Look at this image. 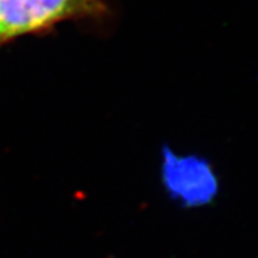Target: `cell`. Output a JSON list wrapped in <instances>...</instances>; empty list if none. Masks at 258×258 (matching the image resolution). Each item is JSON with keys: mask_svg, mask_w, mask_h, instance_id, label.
<instances>
[{"mask_svg": "<svg viewBox=\"0 0 258 258\" xmlns=\"http://www.w3.org/2000/svg\"><path fill=\"white\" fill-rule=\"evenodd\" d=\"M105 11L102 0H0V46L67 20L101 16Z\"/></svg>", "mask_w": 258, "mask_h": 258, "instance_id": "obj_1", "label": "cell"}]
</instances>
